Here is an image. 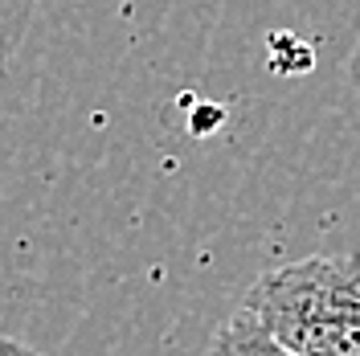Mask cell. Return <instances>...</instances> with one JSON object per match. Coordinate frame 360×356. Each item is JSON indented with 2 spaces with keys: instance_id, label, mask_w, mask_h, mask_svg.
<instances>
[{
  "instance_id": "cell-3",
  "label": "cell",
  "mask_w": 360,
  "mask_h": 356,
  "mask_svg": "<svg viewBox=\"0 0 360 356\" xmlns=\"http://www.w3.org/2000/svg\"><path fill=\"white\" fill-rule=\"evenodd\" d=\"M33 13H37V0H0V70L21 49Z\"/></svg>"
},
{
  "instance_id": "cell-4",
  "label": "cell",
  "mask_w": 360,
  "mask_h": 356,
  "mask_svg": "<svg viewBox=\"0 0 360 356\" xmlns=\"http://www.w3.org/2000/svg\"><path fill=\"white\" fill-rule=\"evenodd\" d=\"M0 356H37V352L25 348L21 340H13V336H0Z\"/></svg>"
},
{
  "instance_id": "cell-5",
  "label": "cell",
  "mask_w": 360,
  "mask_h": 356,
  "mask_svg": "<svg viewBox=\"0 0 360 356\" xmlns=\"http://www.w3.org/2000/svg\"><path fill=\"white\" fill-rule=\"evenodd\" d=\"M348 78H352V87L360 90V29H356V49H352V58H348Z\"/></svg>"
},
{
  "instance_id": "cell-2",
  "label": "cell",
  "mask_w": 360,
  "mask_h": 356,
  "mask_svg": "<svg viewBox=\"0 0 360 356\" xmlns=\"http://www.w3.org/2000/svg\"><path fill=\"white\" fill-rule=\"evenodd\" d=\"M209 356H299V352H291L287 344H278L246 307H238V312L213 332Z\"/></svg>"
},
{
  "instance_id": "cell-1",
  "label": "cell",
  "mask_w": 360,
  "mask_h": 356,
  "mask_svg": "<svg viewBox=\"0 0 360 356\" xmlns=\"http://www.w3.org/2000/svg\"><path fill=\"white\" fill-rule=\"evenodd\" d=\"M299 356H360V254H307L266 270L242 299Z\"/></svg>"
}]
</instances>
